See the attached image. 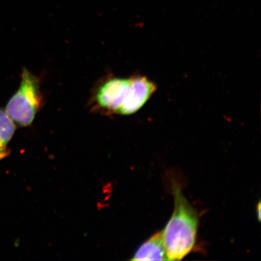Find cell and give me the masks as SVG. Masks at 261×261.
Returning <instances> with one entry per match:
<instances>
[{"label": "cell", "mask_w": 261, "mask_h": 261, "mask_svg": "<svg viewBox=\"0 0 261 261\" xmlns=\"http://www.w3.org/2000/svg\"><path fill=\"white\" fill-rule=\"evenodd\" d=\"M174 210L162 231L168 260L184 259L194 250L199 224L197 212L182 195L181 188L172 184Z\"/></svg>", "instance_id": "6da1fadb"}, {"label": "cell", "mask_w": 261, "mask_h": 261, "mask_svg": "<svg viewBox=\"0 0 261 261\" xmlns=\"http://www.w3.org/2000/svg\"><path fill=\"white\" fill-rule=\"evenodd\" d=\"M43 103L38 78L23 68L20 86L6 107V112L20 126H28L34 121Z\"/></svg>", "instance_id": "7a4b0ae2"}, {"label": "cell", "mask_w": 261, "mask_h": 261, "mask_svg": "<svg viewBox=\"0 0 261 261\" xmlns=\"http://www.w3.org/2000/svg\"><path fill=\"white\" fill-rule=\"evenodd\" d=\"M132 78L111 77L97 88L94 102L98 109L108 113L119 114L128 97Z\"/></svg>", "instance_id": "3957f363"}, {"label": "cell", "mask_w": 261, "mask_h": 261, "mask_svg": "<svg viewBox=\"0 0 261 261\" xmlns=\"http://www.w3.org/2000/svg\"><path fill=\"white\" fill-rule=\"evenodd\" d=\"M156 89L155 84L146 77H132L128 97L119 114L128 116L138 112L155 93Z\"/></svg>", "instance_id": "277c9868"}, {"label": "cell", "mask_w": 261, "mask_h": 261, "mask_svg": "<svg viewBox=\"0 0 261 261\" xmlns=\"http://www.w3.org/2000/svg\"><path fill=\"white\" fill-rule=\"evenodd\" d=\"M132 260H168L162 231L156 233L137 250Z\"/></svg>", "instance_id": "5b68a950"}, {"label": "cell", "mask_w": 261, "mask_h": 261, "mask_svg": "<svg viewBox=\"0 0 261 261\" xmlns=\"http://www.w3.org/2000/svg\"><path fill=\"white\" fill-rule=\"evenodd\" d=\"M16 126L6 112L0 108V162L9 154L8 145L14 135Z\"/></svg>", "instance_id": "8992f818"}, {"label": "cell", "mask_w": 261, "mask_h": 261, "mask_svg": "<svg viewBox=\"0 0 261 261\" xmlns=\"http://www.w3.org/2000/svg\"><path fill=\"white\" fill-rule=\"evenodd\" d=\"M260 203H259L258 205H257V214H258V218L259 220H260Z\"/></svg>", "instance_id": "52a82bcc"}]
</instances>
